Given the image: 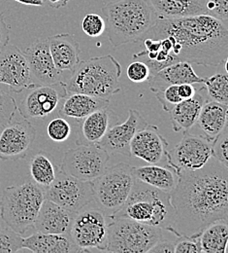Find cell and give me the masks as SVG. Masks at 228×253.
I'll return each mask as SVG.
<instances>
[{"mask_svg":"<svg viewBox=\"0 0 228 253\" xmlns=\"http://www.w3.org/2000/svg\"><path fill=\"white\" fill-rule=\"evenodd\" d=\"M0 228H1V226H0Z\"/></svg>","mask_w":228,"mask_h":253,"instance_id":"cell-46","label":"cell"},{"mask_svg":"<svg viewBox=\"0 0 228 253\" xmlns=\"http://www.w3.org/2000/svg\"><path fill=\"white\" fill-rule=\"evenodd\" d=\"M70 0H48L49 6L53 9H61L63 7H65L67 3Z\"/></svg>","mask_w":228,"mask_h":253,"instance_id":"cell-45","label":"cell"},{"mask_svg":"<svg viewBox=\"0 0 228 253\" xmlns=\"http://www.w3.org/2000/svg\"><path fill=\"white\" fill-rule=\"evenodd\" d=\"M149 87L153 93L162 92L171 85L203 84L204 78L199 77L194 70L192 63L178 62L164 67L149 79Z\"/></svg>","mask_w":228,"mask_h":253,"instance_id":"cell-21","label":"cell"},{"mask_svg":"<svg viewBox=\"0 0 228 253\" xmlns=\"http://www.w3.org/2000/svg\"><path fill=\"white\" fill-rule=\"evenodd\" d=\"M11 1H15L24 5L37 6V7H43L45 5V0H11Z\"/></svg>","mask_w":228,"mask_h":253,"instance_id":"cell-44","label":"cell"},{"mask_svg":"<svg viewBox=\"0 0 228 253\" xmlns=\"http://www.w3.org/2000/svg\"><path fill=\"white\" fill-rule=\"evenodd\" d=\"M133 174L136 179L155 188L171 193L178 180L177 173L168 166L149 165L133 168Z\"/></svg>","mask_w":228,"mask_h":253,"instance_id":"cell-28","label":"cell"},{"mask_svg":"<svg viewBox=\"0 0 228 253\" xmlns=\"http://www.w3.org/2000/svg\"><path fill=\"white\" fill-rule=\"evenodd\" d=\"M24 238L8 226L0 228V253H18L23 250Z\"/></svg>","mask_w":228,"mask_h":253,"instance_id":"cell-32","label":"cell"},{"mask_svg":"<svg viewBox=\"0 0 228 253\" xmlns=\"http://www.w3.org/2000/svg\"><path fill=\"white\" fill-rule=\"evenodd\" d=\"M148 125L138 110L130 109L128 119L122 124L111 126L98 146L107 151L110 155L130 156V143L135 133Z\"/></svg>","mask_w":228,"mask_h":253,"instance_id":"cell-16","label":"cell"},{"mask_svg":"<svg viewBox=\"0 0 228 253\" xmlns=\"http://www.w3.org/2000/svg\"><path fill=\"white\" fill-rule=\"evenodd\" d=\"M159 18H183L207 14L208 0H148Z\"/></svg>","mask_w":228,"mask_h":253,"instance_id":"cell-27","label":"cell"},{"mask_svg":"<svg viewBox=\"0 0 228 253\" xmlns=\"http://www.w3.org/2000/svg\"><path fill=\"white\" fill-rule=\"evenodd\" d=\"M63 100L59 109V115L66 120L69 119L76 122H81L91 113L110 104L108 98L79 93L68 94Z\"/></svg>","mask_w":228,"mask_h":253,"instance_id":"cell-24","label":"cell"},{"mask_svg":"<svg viewBox=\"0 0 228 253\" xmlns=\"http://www.w3.org/2000/svg\"><path fill=\"white\" fill-rule=\"evenodd\" d=\"M168 142L155 125H147L138 130L130 143V156L149 165L167 166Z\"/></svg>","mask_w":228,"mask_h":253,"instance_id":"cell-17","label":"cell"},{"mask_svg":"<svg viewBox=\"0 0 228 253\" xmlns=\"http://www.w3.org/2000/svg\"><path fill=\"white\" fill-rule=\"evenodd\" d=\"M175 253H200L201 247L199 236L197 237H178L174 244Z\"/></svg>","mask_w":228,"mask_h":253,"instance_id":"cell-39","label":"cell"},{"mask_svg":"<svg viewBox=\"0 0 228 253\" xmlns=\"http://www.w3.org/2000/svg\"><path fill=\"white\" fill-rule=\"evenodd\" d=\"M71 132V125L63 117H57L53 119L47 126L48 136L56 142L65 141L70 137Z\"/></svg>","mask_w":228,"mask_h":253,"instance_id":"cell-33","label":"cell"},{"mask_svg":"<svg viewBox=\"0 0 228 253\" xmlns=\"http://www.w3.org/2000/svg\"><path fill=\"white\" fill-rule=\"evenodd\" d=\"M212 157V142L202 135L184 132L182 140L168 152L167 166L175 170H195Z\"/></svg>","mask_w":228,"mask_h":253,"instance_id":"cell-13","label":"cell"},{"mask_svg":"<svg viewBox=\"0 0 228 253\" xmlns=\"http://www.w3.org/2000/svg\"><path fill=\"white\" fill-rule=\"evenodd\" d=\"M17 110L15 98L0 89V127L12 122Z\"/></svg>","mask_w":228,"mask_h":253,"instance_id":"cell-34","label":"cell"},{"mask_svg":"<svg viewBox=\"0 0 228 253\" xmlns=\"http://www.w3.org/2000/svg\"><path fill=\"white\" fill-rule=\"evenodd\" d=\"M24 54L30 64L34 85H52L63 81L64 72L55 65L47 39L36 40Z\"/></svg>","mask_w":228,"mask_h":253,"instance_id":"cell-18","label":"cell"},{"mask_svg":"<svg viewBox=\"0 0 228 253\" xmlns=\"http://www.w3.org/2000/svg\"><path fill=\"white\" fill-rule=\"evenodd\" d=\"M109 217L96 208L85 207L74 217L70 237L81 253L105 252Z\"/></svg>","mask_w":228,"mask_h":253,"instance_id":"cell-9","label":"cell"},{"mask_svg":"<svg viewBox=\"0 0 228 253\" xmlns=\"http://www.w3.org/2000/svg\"><path fill=\"white\" fill-rule=\"evenodd\" d=\"M209 100L228 104V72L216 73L204 78V83Z\"/></svg>","mask_w":228,"mask_h":253,"instance_id":"cell-31","label":"cell"},{"mask_svg":"<svg viewBox=\"0 0 228 253\" xmlns=\"http://www.w3.org/2000/svg\"><path fill=\"white\" fill-rule=\"evenodd\" d=\"M114 216H122L168 231L175 212L170 193L150 186L135 178L129 198Z\"/></svg>","mask_w":228,"mask_h":253,"instance_id":"cell-5","label":"cell"},{"mask_svg":"<svg viewBox=\"0 0 228 253\" xmlns=\"http://www.w3.org/2000/svg\"><path fill=\"white\" fill-rule=\"evenodd\" d=\"M127 74L129 79L134 83H143L148 81L151 77V71L149 66L138 60H134L127 68Z\"/></svg>","mask_w":228,"mask_h":253,"instance_id":"cell-38","label":"cell"},{"mask_svg":"<svg viewBox=\"0 0 228 253\" xmlns=\"http://www.w3.org/2000/svg\"><path fill=\"white\" fill-rule=\"evenodd\" d=\"M205 87L196 89L195 94L191 98L184 99L173 106L169 111L173 130L176 132L190 131L195 126L200 111L208 100Z\"/></svg>","mask_w":228,"mask_h":253,"instance_id":"cell-22","label":"cell"},{"mask_svg":"<svg viewBox=\"0 0 228 253\" xmlns=\"http://www.w3.org/2000/svg\"><path fill=\"white\" fill-rule=\"evenodd\" d=\"M101 12L114 47L143 40L159 19L148 0H114L106 3Z\"/></svg>","mask_w":228,"mask_h":253,"instance_id":"cell-3","label":"cell"},{"mask_svg":"<svg viewBox=\"0 0 228 253\" xmlns=\"http://www.w3.org/2000/svg\"><path fill=\"white\" fill-rule=\"evenodd\" d=\"M228 126H227L212 142V157L228 167Z\"/></svg>","mask_w":228,"mask_h":253,"instance_id":"cell-36","label":"cell"},{"mask_svg":"<svg viewBox=\"0 0 228 253\" xmlns=\"http://www.w3.org/2000/svg\"><path fill=\"white\" fill-rule=\"evenodd\" d=\"M118 117L109 106L91 113L80 122L77 145H98L107 130L117 124Z\"/></svg>","mask_w":228,"mask_h":253,"instance_id":"cell-20","label":"cell"},{"mask_svg":"<svg viewBox=\"0 0 228 253\" xmlns=\"http://www.w3.org/2000/svg\"><path fill=\"white\" fill-rule=\"evenodd\" d=\"M228 105L208 99L200 111L196 124L211 142L228 126Z\"/></svg>","mask_w":228,"mask_h":253,"instance_id":"cell-26","label":"cell"},{"mask_svg":"<svg viewBox=\"0 0 228 253\" xmlns=\"http://www.w3.org/2000/svg\"><path fill=\"white\" fill-rule=\"evenodd\" d=\"M195 92L196 88L194 86V84L178 85V93L183 100L191 98L193 95L195 94Z\"/></svg>","mask_w":228,"mask_h":253,"instance_id":"cell-43","label":"cell"},{"mask_svg":"<svg viewBox=\"0 0 228 253\" xmlns=\"http://www.w3.org/2000/svg\"><path fill=\"white\" fill-rule=\"evenodd\" d=\"M207 14L222 21L228 26V0H208Z\"/></svg>","mask_w":228,"mask_h":253,"instance_id":"cell-40","label":"cell"},{"mask_svg":"<svg viewBox=\"0 0 228 253\" xmlns=\"http://www.w3.org/2000/svg\"><path fill=\"white\" fill-rule=\"evenodd\" d=\"M0 84L21 94L34 85L29 62L17 46L8 44L0 52Z\"/></svg>","mask_w":228,"mask_h":253,"instance_id":"cell-14","label":"cell"},{"mask_svg":"<svg viewBox=\"0 0 228 253\" xmlns=\"http://www.w3.org/2000/svg\"><path fill=\"white\" fill-rule=\"evenodd\" d=\"M174 244L175 242H169L162 239L159 243H157L150 251V253H174Z\"/></svg>","mask_w":228,"mask_h":253,"instance_id":"cell-42","label":"cell"},{"mask_svg":"<svg viewBox=\"0 0 228 253\" xmlns=\"http://www.w3.org/2000/svg\"><path fill=\"white\" fill-rule=\"evenodd\" d=\"M50 52L57 68L61 71H72L80 63V44L74 35L62 33L47 38Z\"/></svg>","mask_w":228,"mask_h":253,"instance_id":"cell-23","label":"cell"},{"mask_svg":"<svg viewBox=\"0 0 228 253\" xmlns=\"http://www.w3.org/2000/svg\"><path fill=\"white\" fill-rule=\"evenodd\" d=\"M155 95L161 102L163 110L166 112H169L174 105L183 100L178 93V85H171L162 92L156 93Z\"/></svg>","mask_w":228,"mask_h":253,"instance_id":"cell-37","label":"cell"},{"mask_svg":"<svg viewBox=\"0 0 228 253\" xmlns=\"http://www.w3.org/2000/svg\"><path fill=\"white\" fill-rule=\"evenodd\" d=\"M228 219H220L209 224L199 235L201 252L226 253L228 247Z\"/></svg>","mask_w":228,"mask_h":253,"instance_id":"cell-29","label":"cell"},{"mask_svg":"<svg viewBox=\"0 0 228 253\" xmlns=\"http://www.w3.org/2000/svg\"><path fill=\"white\" fill-rule=\"evenodd\" d=\"M45 199L77 213L94 202L92 181L77 179L60 169L55 180L45 189Z\"/></svg>","mask_w":228,"mask_h":253,"instance_id":"cell-11","label":"cell"},{"mask_svg":"<svg viewBox=\"0 0 228 253\" xmlns=\"http://www.w3.org/2000/svg\"><path fill=\"white\" fill-rule=\"evenodd\" d=\"M121 64L111 55L80 61L65 82L66 91L109 99L121 91Z\"/></svg>","mask_w":228,"mask_h":253,"instance_id":"cell-4","label":"cell"},{"mask_svg":"<svg viewBox=\"0 0 228 253\" xmlns=\"http://www.w3.org/2000/svg\"><path fill=\"white\" fill-rule=\"evenodd\" d=\"M152 32L160 39L161 49L177 63H228V26L211 15L159 18Z\"/></svg>","mask_w":228,"mask_h":253,"instance_id":"cell-2","label":"cell"},{"mask_svg":"<svg viewBox=\"0 0 228 253\" xmlns=\"http://www.w3.org/2000/svg\"><path fill=\"white\" fill-rule=\"evenodd\" d=\"M36 129L32 123L23 121L10 122L0 131V160H21L26 158L35 139Z\"/></svg>","mask_w":228,"mask_h":253,"instance_id":"cell-15","label":"cell"},{"mask_svg":"<svg viewBox=\"0 0 228 253\" xmlns=\"http://www.w3.org/2000/svg\"><path fill=\"white\" fill-rule=\"evenodd\" d=\"M31 178L33 181L45 190L55 180L57 169L54 159L45 151H40L35 154L30 162Z\"/></svg>","mask_w":228,"mask_h":253,"instance_id":"cell-30","label":"cell"},{"mask_svg":"<svg viewBox=\"0 0 228 253\" xmlns=\"http://www.w3.org/2000/svg\"><path fill=\"white\" fill-rule=\"evenodd\" d=\"M110 160V154L98 145H77L65 151L61 170L83 181H93L100 176Z\"/></svg>","mask_w":228,"mask_h":253,"instance_id":"cell-10","label":"cell"},{"mask_svg":"<svg viewBox=\"0 0 228 253\" xmlns=\"http://www.w3.org/2000/svg\"><path fill=\"white\" fill-rule=\"evenodd\" d=\"M27 91L18 110L28 120L51 116L68 95L64 81L52 85H35Z\"/></svg>","mask_w":228,"mask_h":253,"instance_id":"cell-12","label":"cell"},{"mask_svg":"<svg viewBox=\"0 0 228 253\" xmlns=\"http://www.w3.org/2000/svg\"><path fill=\"white\" fill-rule=\"evenodd\" d=\"M44 200L45 190L30 177L20 185L4 190L0 199V217L13 231L24 235L33 228Z\"/></svg>","mask_w":228,"mask_h":253,"instance_id":"cell-6","label":"cell"},{"mask_svg":"<svg viewBox=\"0 0 228 253\" xmlns=\"http://www.w3.org/2000/svg\"><path fill=\"white\" fill-rule=\"evenodd\" d=\"M81 27L83 32L90 37H99L106 30V25L103 17L95 13L86 15L82 21Z\"/></svg>","mask_w":228,"mask_h":253,"instance_id":"cell-35","label":"cell"},{"mask_svg":"<svg viewBox=\"0 0 228 253\" xmlns=\"http://www.w3.org/2000/svg\"><path fill=\"white\" fill-rule=\"evenodd\" d=\"M135 182L133 167L119 163L106 168L103 173L92 181L94 202L107 217L116 215L130 194Z\"/></svg>","mask_w":228,"mask_h":253,"instance_id":"cell-8","label":"cell"},{"mask_svg":"<svg viewBox=\"0 0 228 253\" xmlns=\"http://www.w3.org/2000/svg\"><path fill=\"white\" fill-rule=\"evenodd\" d=\"M10 29L5 22L4 15L0 13V52L9 44Z\"/></svg>","mask_w":228,"mask_h":253,"instance_id":"cell-41","label":"cell"},{"mask_svg":"<svg viewBox=\"0 0 228 253\" xmlns=\"http://www.w3.org/2000/svg\"><path fill=\"white\" fill-rule=\"evenodd\" d=\"M76 212L70 211L60 205L44 200L33 228L36 232L70 236V230Z\"/></svg>","mask_w":228,"mask_h":253,"instance_id":"cell-19","label":"cell"},{"mask_svg":"<svg viewBox=\"0 0 228 253\" xmlns=\"http://www.w3.org/2000/svg\"><path fill=\"white\" fill-rule=\"evenodd\" d=\"M163 238V229L127 217H109L105 253H145Z\"/></svg>","mask_w":228,"mask_h":253,"instance_id":"cell-7","label":"cell"},{"mask_svg":"<svg viewBox=\"0 0 228 253\" xmlns=\"http://www.w3.org/2000/svg\"><path fill=\"white\" fill-rule=\"evenodd\" d=\"M170 193L175 217L167 231L178 237H197L205 227L228 220V167L211 157L195 170H179Z\"/></svg>","mask_w":228,"mask_h":253,"instance_id":"cell-1","label":"cell"},{"mask_svg":"<svg viewBox=\"0 0 228 253\" xmlns=\"http://www.w3.org/2000/svg\"><path fill=\"white\" fill-rule=\"evenodd\" d=\"M23 250L35 253H81L68 235L45 234L36 232L28 238H24Z\"/></svg>","mask_w":228,"mask_h":253,"instance_id":"cell-25","label":"cell"}]
</instances>
